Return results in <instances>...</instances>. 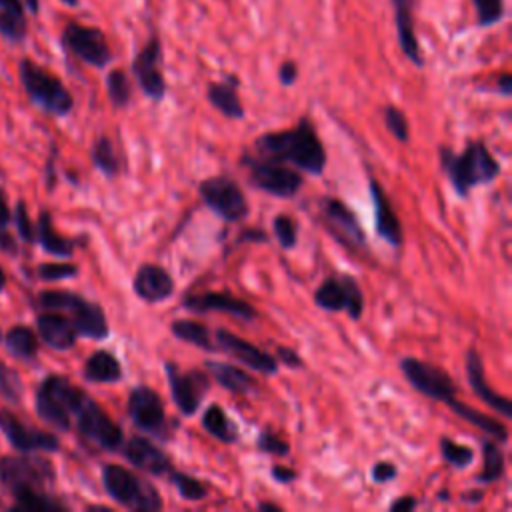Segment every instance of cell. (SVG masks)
Returning <instances> with one entry per match:
<instances>
[{"instance_id":"1","label":"cell","mask_w":512,"mask_h":512,"mask_svg":"<svg viewBox=\"0 0 512 512\" xmlns=\"http://www.w3.org/2000/svg\"><path fill=\"white\" fill-rule=\"evenodd\" d=\"M256 156L272 158L278 162H288L298 170L312 176H320L326 168V150L318 138L312 122L300 118V122L290 130L266 132L254 140Z\"/></svg>"},{"instance_id":"2","label":"cell","mask_w":512,"mask_h":512,"mask_svg":"<svg viewBox=\"0 0 512 512\" xmlns=\"http://www.w3.org/2000/svg\"><path fill=\"white\" fill-rule=\"evenodd\" d=\"M440 166L460 198H466L474 186L494 182L500 174V164L484 142H470L460 154L442 146Z\"/></svg>"},{"instance_id":"3","label":"cell","mask_w":512,"mask_h":512,"mask_svg":"<svg viewBox=\"0 0 512 512\" xmlns=\"http://www.w3.org/2000/svg\"><path fill=\"white\" fill-rule=\"evenodd\" d=\"M86 392L74 386L68 378L60 374L46 376L34 396V408L38 416L56 430H70L72 418Z\"/></svg>"},{"instance_id":"4","label":"cell","mask_w":512,"mask_h":512,"mask_svg":"<svg viewBox=\"0 0 512 512\" xmlns=\"http://www.w3.org/2000/svg\"><path fill=\"white\" fill-rule=\"evenodd\" d=\"M38 302L46 310L66 312L78 336H84L90 340H104L110 334V326L106 322V314L100 308V304L90 302L76 292L42 290L38 294Z\"/></svg>"},{"instance_id":"5","label":"cell","mask_w":512,"mask_h":512,"mask_svg":"<svg viewBox=\"0 0 512 512\" xmlns=\"http://www.w3.org/2000/svg\"><path fill=\"white\" fill-rule=\"evenodd\" d=\"M102 486L106 494L120 506L136 512H156L162 508V498L156 486L138 478L120 464L102 466Z\"/></svg>"},{"instance_id":"6","label":"cell","mask_w":512,"mask_h":512,"mask_svg":"<svg viewBox=\"0 0 512 512\" xmlns=\"http://www.w3.org/2000/svg\"><path fill=\"white\" fill-rule=\"evenodd\" d=\"M20 82L28 94V98L40 106L44 112L54 116H66L72 106V94L62 84V80L54 74H50L46 68L38 66L36 62L24 58L18 64Z\"/></svg>"},{"instance_id":"7","label":"cell","mask_w":512,"mask_h":512,"mask_svg":"<svg viewBox=\"0 0 512 512\" xmlns=\"http://www.w3.org/2000/svg\"><path fill=\"white\" fill-rule=\"evenodd\" d=\"M240 162L248 168L250 184L276 198H292L304 182L294 168L272 158L252 156L244 152Z\"/></svg>"},{"instance_id":"8","label":"cell","mask_w":512,"mask_h":512,"mask_svg":"<svg viewBox=\"0 0 512 512\" xmlns=\"http://www.w3.org/2000/svg\"><path fill=\"white\" fill-rule=\"evenodd\" d=\"M126 412L132 420V424L144 432L150 434L158 440H170L172 432H170V422L164 410V402L160 398V394L146 386V384H138L130 390L128 400H126Z\"/></svg>"},{"instance_id":"9","label":"cell","mask_w":512,"mask_h":512,"mask_svg":"<svg viewBox=\"0 0 512 512\" xmlns=\"http://www.w3.org/2000/svg\"><path fill=\"white\" fill-rule=\"evenodd\" d=\"M200 200L206 208H210L214 214H218L226 222H240L248 216V200L238 186L236 180L230 176H212L204 178L198 186Z\"/></svg>"},{"instance_id":"10","label":"cell","mask_w":512,"mask_h":512,"mask_svg":"<svg viewBox=\"0 0 512 512\" xmlns=\"http://www.w3.org/2000/svg\"><path fill=\"white\" fill-rule=\"evenodd\" d=\"M400 370L404 378L410 382V386L424 394L426 398L438 400L448 408L458 400L454 378L440 366L406 356L400 360Z\"/></svg>"},{"instance_id":"11","label":"cell","mask_w":512,"mask_h":512,"mask_svg":"<svg viewBox=\"0 0 512 512\" xmlns=\"http://www.w3.org/2000/svg\"><path fill=\"white\" fill-rule=\"evenodd\" d=\"M54 480V468L46 458L38 456H2L0 458V484L10 492L22 488L44 490Z\"/></svg>"},{"instance_id":"12","label":"cell","mask_w":512,"mask_h":512,"mask_svg":"<svg viewBox=\"0 0 512 512\" xmlns=\"http://www.w3.org/2000/svg\"><path fill=\"white\" fill-rule=\"evenodd\" d=\"M314 304L326 312H346L358 320L364 312V294L350 274L330 276L314 290Z\"/></svg>"},{"instance_id":"13","label":"cell","mask_w":512,"mask_h":512,"mask_svg":"<svg viewBox=\"0 0 512 512\" xmlns=\"http://www.w3.org/2000/svg\"><path fill=\"white\" fill-rule=\"evenodd\" d=\"M78 432L102 450H118L124 442L122 428L86 394L74 414Z\"/></svg>"},{"instance_id":"14","label":"cell","mask_w":512,"mask_h":512,"mask_svg":"<svg viewBox=\"0 0 512 512\" xmlns=\"http://www.w3.org/2000/svg\"><path fill=\"white\" fill-rule=\"evenodd\" d=\"M164 372H166L170 396H172V402L176 404V408L184 416L196 414L208 388H210V380H208L206 372H202V370L182 372L172 362H164Z\"/></svg>"},{"instance_id":"15","label":"cell","mask_w":512,"mask_h":512,"mask_svg":"<svg viewBox=\"0 0 512 512\" xmlns=\"http://www.w3.org/2000/svg\"><path fill=\"white\" fill-rule=\"evenodd\" d=\"M62 42L76 58L90 66L104 68L112 60V50L106 36L98 28L70 22L62 32Z\"/></svg>"},{"instance_id":"16","label":"cell","mask_w":512,"mask_h":512,"mask_svg":"<svg viewBox=\"0 0 512 512\" xmlns=\"http://www.w3.org/2000/svg\"><path fill=\"white\" fill-rule=\"evenodd\" d=\"M160 64H162V42L158 36H152L132 60V74L140 90L154 102H160L166 94V80Z\"/></svg>"},{"instance_id":"17","label":"cell","mask_w":512,"mask_h":512,"mask_svg":"<svg viewBox=\"0 0 512 512\" xmlns=\"http://www.w3.org/2000/svg\"><path fill=\"white\" fill-rule=\"evenodd\" d=\"M0 432L18 452H58L60 440L50 432H40L26 426L10 410H0Z\"/></svg>"},{"instance_id":"18","label":"cell","mask_w":512,"mask_h":512,"mask_svg":"<svg viewBox=\"0 0 512 512\" xmlns=\"http://www.w3.org/2000/svg\"><path fill=\"white\" fill-rule=\"evenodd\" d=\"M320 212L330 232L350 248H366V234L356 214L338 198L326 196L320 200Z\"/></svg>"},{"instance_id":"19","label":"cell","mask_w":512,"mask_h":512,"mask_svg":"<svg viewBox=\"0 0 512 512\" xmlns=\"http://www.w3.org/2000/svg\"><path fill=\"white\" fill-rule=\"evenodd\" d=\"M216 348L224 350L226 354L240 360L244 366L260 372V374H276L278 372V360L258 348L256 344L232 334L226 328L216 330Z\"/></svg>"},{"instance_id":"20","label":"cell","mask_w":512,"mask_h":512,"mask_svg":"<svg viewBox=\"0 0 512 512\" xmlns=\"http://www.w3.org/2000/svg\"><path fill=\"white\" fill-rule=\"evenodd\" d=\"M182 306L190 312L204 314V312H226L242 320H252L258 312L256 308L242 300L232 296L230 292H202V294H186L182 298Z\"/></svg>"},{"instance_id":"21","label":"cell","mask_w":512,"mask_h":512,"mask_svg":"<svg viewBox=\"0 0 512 512\" xmlns=\"http://www.w3.org/2000/svg\"><path fill=\"white\" fill-rule=\"evenodd\" d=\"M122 456L138 470L152 474V476H164L172 470L168 454L158 448L152 440L146 436H130L122 442Z\"/></svg>"},{"instance_id":"22","label":"cell","mask_w":512,"mask_h":512,"mask_svg":"<svg viewBox=\"0 0 512 512\" xmlns=\"http://www.w3.org/2000/svg\"><path fill=\"white\" fill-rule=\"evenodd\" d=\"M132 288L140 300L148 304H156V302L168 300L174 294V278L166 268L148 262L136 270Z\"/></svg>"},{"instance_id":"23","label":"cell","mask_w":512,"mask_h":512,"mask_svg":"<svg viewBox=\"0 0 512 512\" xmlns=\"http://www.w3.org/2000/svg\"><path fill=\"white\" fill-rule=\"evenodd\" d=\"M368 190H370V198H372V206H374V228H376L378 236L382 240H386L392 248H400L402 238H404L402 224H400V218L396 216L386 192L374 178L368 180Z\"/></svg>"},{"instance_id":"24","label":"cell","mask_w":512,"mask_h":512,"mask_svg":"<svg viewBox=\"0 0 512 512\" xmlns=\"http://www.w3.org/2000/svg\"><path fill=\"white\" fill-rule=\"evenodd\" d=\"M466 374H468V382L474 390V394L486 402L490 408H494L498 414H502L504 418H510L512 416V404L506 396L494 392L488 382H486V376H484V362H482V356L480 352H476L474 348L468 350L466 354Z\"/></svg>"},{"instance_id":"25","label":"cell","mask_w":512,"mask_h":512,"mask_svg":"<svg viewBox=\"0 0 512 512\" xmlns=\"http://www.w3.org/2000/svg\"><path fill=\"white\" fill-rule=\"evenodd\" d=\"M36 328H38V336L40 340L54 348V350H70L76 344L78 332L72 324V320L56 310L52 312H44L36 318Z\"/></svg>"},{"instance_id":"26","label":"cell","mask_w":512,"mask_h":512,"mask_svg":"<svg viewBox=\"0 0 512 512\" xmlns=\"http://www.w3.org/2000/svg\"><path fill=\"white\" fill-rule=\"evenodd\" d=\"M392 8H394V22H396V34H398V44L400 50L404 52V56L414 64V66H422L424 58L416 40V32H414V16H412V8H414V0H390Z\"/></svg>"},{"instance_id":"27","label":"cell","mask_w":512,"mask_h":512,"mask_svg":"<svg viewBox=\"0 0 512 512\" xmlns=\"http://www.w3.org/2000/svg\"><path fill=\"white\" fill-rule=\"evenodd\" d=\"M236 88H238V78L236 76H228L222 82L208 84L206 98L226 118L240 120V118H244V106H242V102L238 98Z\"/></svg>"},{"instance_id":"28","label":"cell","mask_w":512,"mask_h":512,"mask_svg":"<svg viewBox=\"0 0 512 512\" xmlns=\"http://www.w3.org/2000/svg\"><path fill=\"white\" fill-rule=\"evenodd\" d=\"M82 374L94 384H116L122 380V364L110 350H96L84 362Z\"/></svg>"},{"instance_id":"29","label":"cell","mask_w":512,"mask_h":512,"mask_svg":"<svg viewBox=\"0 0 512 512\" xmlns=\"http://www.w3.org/2000/svg\"><path fill=\"white\" fill-rule=\"evenodd\" d=\"M204 368L212 374V378L226 390L236 394H248L256 390V380L242 368L218 362V360H206Z\"/></svg>"},{"instance_id":"30","label":"cell","mask_w":512,"mask_h":512,"mask_svg":"<svg viewBox=\"0 0 512 512\" xmlns=\"http://www.w3.org/2000/svg\"><path fill=\"white\" fill-rule=\"evenodd\" d=\"M34 236H36L34 242H38L44 252L54 254V256H60V258L72 256V252H74V248H76V242H74V240L64 238V236H60V234L54 230L52 214H50L48 210H42V212H40L38 222H36Z\"/></svg>"},{"instance_id":"31","label":"cell","mask_w":512,"mask_h":512,"mask_svg":"<svg viewBox=\"0 0 512 512\" xmlns=\"http://www.w3.org/2000/svg\"><path fill=\"white\" fill-rule=\"evenodd\" d=\"M202 428L216 440L224 442V444H234L238 440V426L234 420H230V416L218 406V404H210L202 418Z\"/></svg>"},{"instance_id":"32","label":"cell","mask_w":512,"mask_h":512,"mask_svg":"<svg viewBox=\"0 0 512 512\" xmlns=\"http://www.w3.org/2000/svg\"><path fill=\"white\" fill-rule=\"evenodd\" d=\"M170 332L174 338L186 342V344H192L204 352H214L218 350L216 344L212 342V336H210V330L208 326H204L202 322H196V320H186V318H178V320H172L170 324Z\"/></svg>"},{"instance_id":"33","label":"cell","mask_w":512,"mask_h":512,"mask_svg":"<svg viewBox=\"0 0 512 512\" xmlns=\"http://www.w3.org/2000/svg\"><path fill=\"white\" fill-rule=\"evenodd\" d=\"M450 410H452L456 416H460L462 420H466V422H470L472 426L480 428L482 432L494 436L498 442H506V440H508V428H506V424L498 422L496 418L486 416V414H482L480 410H476V408H472V406H468V404H464V402H460V400H456V402L450 406Z\"/></svg>"},{"instance_id":"34","label":"cell","mask_w":512,"mask_h":512,"mask_svg":"<svg viewBox=\"0 0 512 512\" xmlns=\"http://www.w3.org/2000/svg\"><path fill=\"white\" fill-rule=\"evenodd\" d=\"M4 344L8 352L18 360L30 362L38 356V336L28 326H22V324L12 326L4 334Z\"/></svg>"},{"instance_id":"35","label":"cell","mask_w":512,"mask_h":512,"mask_svg":"<svg viewBox=\"0 0 512 512\" xmlns=\"http://www.w3.org/2000/svg\"><path fill=\"white\" fill-rule=\"evenodd\" d=\"M12 498H14V504H12L14 510L18 508V510H32V512H58L66 508L62 502L48 496L40 488H22L14 492Z\"/></svg>"},{"instance_id":"36","label":"cell","mask_w":512,"mask_h":512,"mask_svg":"<svg viewBox=\"0 0 512 512\" xmlns=\"http://www.w3.org/2000/svg\"><path fill=\"white\" fill-rule=\"evenodd\" d=\"M90 160L94 168H98L104 176L114 178L120 172V158L116 154V148L108 136H98L90 150Z\"/></svg>"},{"instance_id":"37","label":"cell","mask_w":512,"mask_h":512,"mask_svg":"<svg viewBox=\"0 0 512 512\" xmlns=\"http://www.w3.org/2000/svg\"><path fill=\"white\" fill-rule=\"evenodd\" d=\"M482 470L478 474V484H492L504 476V452L498 444L490 440H482Z\"/></svg>"},{"instance_id":"38","label":"cell","mask_w":512,"mask_h":512,"mask_svg":"<svg viewBox=\"0 0 512 512\" xmlns=\"http://www.w3.org/2000/svg\"><path fill=\"white\" fill-rule=\"evenodd\" d=\"M168 478H170V484L178 490V494L184 498V500H190V502H200L206 498L208 494V488L202 480L186 474V472H180V470H170L168 472Z\"/></svg>"},{"instance_id":"39","label":"cell","mask_w":512,"mask_h":512,"mask_svg":"<svg viewBox=\"0 0 512 512\" xmlns=\"http://www.w3.org/2000/svg\"><path fill=\"white\" fill-rule=\"evenodd\" d=\"M106 90H108V98H110L114 108L128 106L130 96H132V88H130V80H128L124 70L116 68V70L108 72V76H106Z\"/></svg>"},{"instance_id":"40","label":"cell","mask_w":512,"mask_h":512,"mask_svg":"<svg viewBox=\"0 0 512 512\" xmlns=\"http://www.w3.org/2000/svg\"><path fill=\"white\" fill-rule=\"evenodd\" d=\"M440 454L452 468H466L474 462V450L466 444H458L448 436L440 438Z\"/></svg>"},{"instance_id":"41","label":"cell","mask_w":512,"mask_h":512,"mask_svg":"<svg viewBox=\"0 0 512 512\" xmlns=\"http://www.w3.org/2000/svg\"><path fill=\"white\" fill-rule=\"evenodd\" d=\"M0 394L4 400L12 404H18L24 394L20 374L14 368H10L4 360H0Z\"/></svg>"},{"instance_id":"42","label":"cell","mask_w":512,"mask_h":512,"mask_svg":"<svg viewBox=\"0 0 512 512\" xmlns=\"http://www.w3.org/2000/svg\"><path fill=\"white\" fill-rule=\"evenodd\" d=\"M272 230H274V236L278 240V244L284 248V250H290L296 246V240H298V224L294 222V218L286 216V214H278L274 220H272Z\"/></svg>"},{"instance_id":"43","label":"cell","mask_w":512,"mask_h":512,"mask_svg":"<svg viewBox=\"0 0 512 512\" xmlns=\"http://www.w3.org/2000/svg\"><path fill=\"white\" fill-rule=\"evenodd\" d=\"M38 278L46 282H56V280H66V278H76L78 276V266L70 262H44L38 266Z\"/></svg>"},{"instance_id":"44","label":"cell","mask_w":512,"mask_h":512,"mask_svg":"<svg viewBox=\"0 0 512 512\" xmlns=\"http://www.w3.org/2000/svg\"><path fill=\"white\" fill-rule=\"evenodd\" d=\"M384 124L390 130V134L398 140V142H408V120L406 114L396 108V106H386L384 108Z\"/></svg>"},{"instance_id":"45","label":"cell","mask_w":512,"mask_h":512,"mask_svg":"<svg viewBox=\"0 0 512 512\" xmlns=\"http://www.w3.org/2000/svg\"><path fill=\"white\" fill-rule=\"evenodd\" d=\"M476 14H478V26H492L504 16V0H472Z\"/></svg>"},{"instance_id":"46","label":"cell","mask_w":512,"mask_h":512,"mask_svg":"<svg viewBox=\"0 0 512 512\" xmlns=\"http://www.w3.org/2000/svg\"><path fill=\"white\" fill-rule=\"evenodd\" d=\"M0 34L12 42H20L26 36V18L0 10Z\"/></svg>"},{"instance_id":"47","label":"cell","mask_w":512,"mask_h":512,"mask_svg":"<svg viewBox=\"0 0 512 512\" xmlns=\"http://www.w3.org/2000/svg\"><path fill=\"white\" fill-rule=\"evenodd\" d=\"M256 448L260 452H266L272 456H288L290 454V444L286 440H282L276 432H270V430H262L258 434Z\"/></svg>"},{"instance_id":"48","label":"cell","mask_w":512,"mask_h":512,"mask_svg":"<svg viewBox=\"0 0 512 512\" xmlns=\"http://www.w3.org/2000/svg\"><path fill=\"white\" fill-rule=\"evenodd\" d=\"M14 222H16V230H18V234H20V238H22L24 242H34V240H36V236H34V226L30 224V218H28V210H26L24 200H18V202H16Z\"/></svg>"},{"instance_id":"49","label":"cell","mask_w":512,"mask_h":512,"mask_svg":"<svg viewBox=\"0 0 512 512\" xmlns=\"http://www.w3.org/2000/svg\"><path fill=\"white\" fill-rule=\"evenodd\" d=\"M370 476H372V480L376 484H384V482H390V480H394L398 476V468L390 460H380V462H376L372 466Z\"/></svg>"},{"instance_id":"50","label":"cell","mask_w":512,"mask_h":512,"mask_svg":"<svg viewBox=\"0 0 512 512\" xmlns=\"http://www.w3.org/2000/svg\"><path fill=\"white\" fill-rule=\"evenodd\" d=\"M296 78H298V68H296V64H294L292 60L282 62V66H280V70H278V80H280V84H282V86H292V84L296 82Z\"/></svg>"},{"instance_id":"51","label":"cell","mask_w":512,"mask_h":512,"mask_svg":"<svg viewBox=\"0 0 512 512\" xmlns=\"http://www.w3.org/2000/svg\"><path fill=\"white\" fill-rule=\"evenodd\" d=\"M278 360L284 362L288 368H300L302 366V358L298 356L296 350L292 348H286V346H278V352H276Z\"/></svg>"},{"instance_id":"52","label":"cell","mask_w":512,"mask_h":512,"mask_svg":"<svg viewBox=\"0 0 512 512\" xmlns=\"http://www.w3.org/2000/svg\"><path fill=\"white\" fill-rule=\"evenodd\" d=\"M272 478L278 482V484H290V482H294L296 480V470H292V468H288V466H274L272 468Z\"/></svg>"},{"instance_id":"53","label":"cell","mask_w":512,"mask_h":512,"mask_svg":"<svg viewBox=\"0 0 512 512\" xmlns=\"http://www.w3.org/2000/svg\"><path fill=\"white\" fill-rule=\"evenodd\" d=\"M238 242H268V234L264 230H258V228H244L240 234H238Z\"/></svg>"},{"instance_id":"54","label":"cell","mask_w":512,"mask_h":512,"mask_svg":"<svg viewBox=\"0 0 512 512\" xmlns=\"http://www.w3.org/2000/svg\"><path fill=\"white\" fill-rule=\"evenodd\" d=\"M10 224V208H8V200L6 194L0 188V232H4Z\"/></svg>"},{"instance_id":"55","label":"cell","mask_w":512,"mask_h":512,"mask_svg":"<svg viewBox=\"0 0 512 512\" xmlns=\"http://www.w3.org/2000/svg\"><path fill=\"white\" fill-rule=\"evenodd\" d=\"M416 498H412V496H404V498H398V500H394L392 504H390V510L392 512H396V510H400V512H408V510H412V508H416Z\"/></svg>"},{"instance_id":"56","label":"cell","mask_w":512,"mask_h":512,"mask_svg":"<svg viewBox=\"0 0 512 512\" xmlns=\"http://www.w3.org/2000/svg\"><path fill=\"white\" fill-rule=\"evenodd\" d=\"M496 90L502 94V96H510L512 94V76L508 72L500 74L498 80H496Z\"/></svg>"},{"instance_id":"57","label":"cell","mask_w":512,"mask_h":512,"mask_svg":"<svg viewBox=\"0 0 512 512\" xmlns=\"http://www.w3.org/2000/svg\"><path fill=\"white\" fill-rule=\"evenodd\" d=\"M0 10L16 16H24V4L20 0H0Z\"/></svg>"},{"instance_id":"58","label":"cell","mask_w":512,"mask_h":512,"mask_svg":"<svg viewBox=\"0 0 512 512\" xmlns=\"http://www.w3.org/2000/svg\"><path fill=\"white\" fill-rule=\"evenodd\" d=\"M256 508H258V510H274V512H280V510H282V508H280L278 504H274V502H258Z\"/></svg>"},{"instance_id":"59","label":"cell","mask_w":512,"mask_h":512,"mask_svg":"<svg viewBox=\"0 0 512 512\" xmlns=\"http://www.w3.org/2000/svg\"><path fill=\"white\" fill-rule=\"evenodd\" d=\"M24 6L32 12V14H36L38 12V6H40V2L38 0H24Z\"/></svg>"},{"instance_id":"60","label":"cell","mask_w":512,"mask_h":512,"mask_svg":"<svg viewBox=\"0 0 512 512\" xmlns=\"http://www.w3.org/2000/svg\"><path fill=\"white\" fill-rule=\"evenodd\" d=\"M4 286H6V274H4V270H2V266H0V294H2Z\"/></svg>"},{"instance_id":"61","label":"cell","mask_w":512,"mask_h":512,"mask_svg":"<svg viewBox=\"0 0 512 512\" xmlns=\"http://www.w3.org/2000/svg\"><path fill=\"white\" fill-rule=\"evenodd\" d=\"M60 2H64L68 6H78V0H60Z\"/></svg>"},{"instance_id":"62","label":"cell","mask_w":512,"mask_h":512,"mask_svg":"<svg viewBox=\"0 0 512 512\" xmlns=\"http://www.w3.org/2000/svg\"><path fill=\"white\" fill-rule=\"evenodd\" d=\"M0 340H2V332H0Z\"/></svg>"}]
</instances>
